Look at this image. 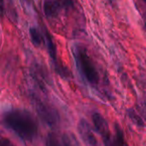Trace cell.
<instances>
[{
    "mask_svg": "<svg viewBox=\"0 0 146 146\" xmlns=\"http://www.w3.org/2000/svg\"><path fill=\"white\" fill-rule=\"evenodd\" d=\"M3 123L23 140L32 141L37 136V122L33 115L26 110H13L7 112L3 116Z\"/></svg>",
    "mask_w": 146,
    "mask_h": 146,
    "instance_id": "1",
    "label": "cell"
},
{
    "mask_svg": "<svg viewBox=\"0 0 146 146\" xmlns=\"http://www.w3.org/2000/svg\"><path fill=\"white\" fill-rule=\"evenodd\" d=\"M74 56L77 68L84 80L91 86L98 87L100 83V74L86 48L76 45L74 49Z\"/></svg>",
    "mask_w": 146,
    "mask_h": 146,
    "instance_id": "2",
    "label": "cell"
},
{
    "mask_svg": "<svg viewBox=\"0 0 146 146\" xmlns=\"http://www.w3.org/2000/svg\"><path fill=\"white\" fill-rule=\"evenodd\" d=\"M92 119L94 125V128L97 133L101 136L104 146H113L114 136L110 132L109 123L105 120V118L100 113L95 112L93 113Z\"/></svg>",
    "mask_w": 146,
    "mask_h": 146,
    "instance_id": "3",
    "label": "cell"
},
{
    "mask_svg": "<svg viewBox=\"0 0 146 146\" xmlns=\"http://www.w3.org/2000/svg\"><path fill=\"white\" fill-rule=\"evenodd\" d=\"M79 133L86 146H100L96 135L87 121L81 119L78 124Z\"/></svg>",
    "mask_w": 146,
    "mask_h": 146,
    "instance_id": "4",
    "label": "cell"
},
{
    "mask_svg": "<svg viewBox=\"0 0 146 146\" xmlns=\"http://www.w3.org/2000/svg\"><path fill=\"white\" fill-rule=\"evenodd\" d=\"M35 106L37 109V112L38 113L39 116L42 117V119L47 122L49 125H55L57 121V115L54 110L50 108L48 105L44 104L42 102L36 101Z\"/></svg>",
    "mask_w": 146,
    "mask_h": 146,
    "instance_id": "5",
    "label": "cell"
},
{
    "mask_svg": "<svg viewBox=\"0 0 146 146\" xmlns=\"http://www.w3.org/2000/svg\"><path fill=\"white\" fill-rule=\"evenodd\" d=\"M72 4V2H60V1H45L44 3V11L48 17H56L59 15L64 7Z\"/></svg>",
    "mask_w": 146,
    "mask_h": 146,
    "instance_id": "6",
    "label": "cell"
},
{
    "mask_svg": "<svg viewBox=\"0 0 146 146\" xmlns=\"http://www.w3.org/2000/svg\"><path fill=\"white\" fill-rule=\"evenodd\" d=\"M44 37H45V40H46L48 52H49L50 57L52 58V60L54 61V62H56V48L55 43L50 36V33L45 28H44Z\"/></svg>",
    "mask_w": 146,
    "mask_h": 146,
    "instance_id": "7",
    "label": "cell"
},
{
    "mask_svg": "<svg viewBox=\"0 0 146 146\" xmlns=\"http://www.w3.org/2000/svg\"><path fill=\"white\" fill-rule=\"evenodd\" d=\"M115 134L113 139V146H128L127 143L125 140L124 133L121 127L118 124H115Z\"/></svg>",
    "mask_w": 146,
    "mask_h": 146,
    "instance_id": "8",
    "label": "cell"
},
{
    "mask_svg": "<svg viewBox=\"0 0 146 146\" xmlns=\"http://www.w3.org/2000/svg\"><path fill=\"white\" fill-rule=\"evenodd\" d=\"M29 33L33 44L36 46H39L43 42V36L41 33L36 27H31Z\"/></svg>",
    "mask_w": 146,
    "mask_h": 146,
    "instance_id": "9",
    "label": "cell"
},
{
    "mask_svg": "<svg viewBox=\"0 0 146 146\" xmlns=\"http://www.w3.org/2000/svg\"><path fill=\"white\" fill-rule=\"evenodd\" d=\"M63 146H80L75 137L71 133H65L62 138Z\"/></svg>",
    "mask_w": 146,
    "mask_h": 146,
    "instance_id": "10",
    "label": "cell"
},
{
    "mask_svg": "<svg viewBox=\"0 0 146 146\" xmlns=\"http://www.w3.org/2000/svg\"><path fill=\"white\" fill-rule=\"evenodd\" d=\"M46 146H63L62 144L61 143V141L58 139L57 136L53 133H50L48 134L47 138H46Z\"/></svg>",
    "mask_w": 146,
    "mask_h": 146,
    "instance_id": "11",
    "label": "cell"
},
{
    "mask_svg": "<svg viewBox=\"0 0 146 146\" xmlns=\"http://www.w3.org/2000/svg\"><path fill=\"white\" fill-rule=\"evenodd\" d=\"M128 116L130 117V119H131L135 124H137V125H139V126H140V127L144 126V121H143L142 119L139 116V115H137V114L135 113L134 110H129V111H128Z\"/></svg>",
    "mask_w": 146,
    "mask_h": 146,
    "instance_id": "12",
    "label": "cell"
},
{
    "mask_svg": "<svg viewBox=\"0 0 146 146\" xmlns=\"http://www.w3.org/2000/svg\"><path fill=\"white\" fill-rule=\"evenodd\" d=\"M0 146H15L14 144L6 138L0 139Z\"/></svg>",
    "mask_w": 146,
    "mask_h": 146,
    "instance_id": "13",
    "label": "cell"
},
{
    "mask_svg": "<svg viewBox=\"0 0 146 146\" xmlns=\"http://www.w3.org/2000/svg\"><path fill=\"white\" fill-rule=\"evenodd\" d=\"M1 3H0V15H2V13H3V7L1 6Z\"/></svg>",
    "mask_w": 146,
    "mask_h": 146,
    "instance_id": "14",
    "label": "cell"
},
{
    "mask_svg": "<svg viewBox=\"0 0 146 146\" xmlns=\"http://www.w3.org/2000/svg\"><path fill=\"white\" fill-rule=\"evenodd\" d=\"M145 3H146V0H145Z\"/></svg>",
    "mask_w": 146,
    "mask_h": 146,
    "instance_id": "15",
    "label": "cell"
},
{
    "mask_svg": "<svg viewBox=\"0 0 146 146\" xmlns=\"http://www.w3.org/2000/svg\"><path fill=\"white\" fill-rule=\"evenodd\" d=\"M145 29H146V23H145Z\"/></svg>",
    "mask_w": 146,
    "mask_h": 146,
    "instance_id": "16",
    "label": "cell"
}]
</instances>
